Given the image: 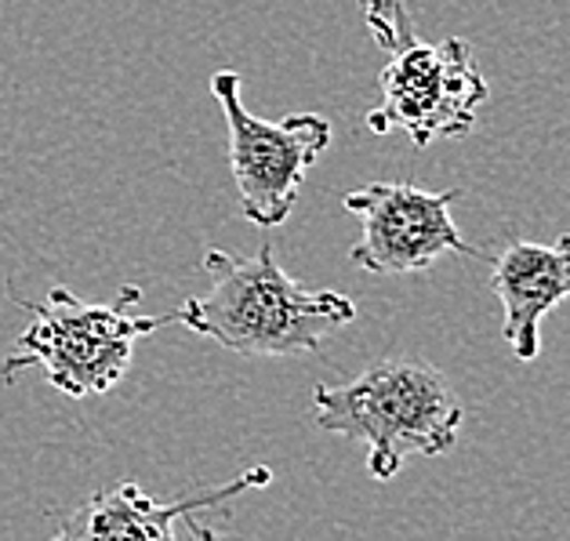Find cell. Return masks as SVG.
Listing matches in <instances>:
<instances>
[{
  "label": "cell",
  "instance_id": "cell-2",
  "mask_svg": "<svg viewBox=\"0 0 570 541\" xmlns=\"http://www.w3.org/2000/svg\"><path fill=\"white\" fill-rule=\"evenodd\" d=\"M313 414L324 433L364 443L367 473L382 483L411 458L451 451L465 422L448 374L419 356L379 360L350 385H316Z\"/></svg>",
  "mask_w": 570,
  "mask_h": 541
},
{
  "label": "cell",
  "instance_id": "cell-9",
  "mask_svg": "<svg viewBox=\"0 0 570 541\" xmlns=\"http://www.w3.org/2000/svg\"><path fill=\"white\" fill-rule=\"evenodd\" d=\"M360 8H364V22L382 51L393 55L400 48H407L411 40H419L411 26L407 0H360Z\"/></svg>",
  "mask_w": 570,
  "mask_h": 541
},
{
  "label": "cell",
  "instance_id": "cell-8",
  "mask_svg": "<svg viewBox=\"0 0 570 541\" xmlns=\"http://www.w3.org/2000/svg\"><path fill=\"white\" fill-rule=\"evenodd\" d=\"M491 287L505 309L502 338L523 364L541 350V321L570 298V233L556 244L517 240L494 262Z\"/></svg>",
  "mask_w": 570,
  "mask_h": 541
},
{
  "label": "cell",
  "instance_id": "cell-4",
  "mask_svg": "<svg viewBox=\"0 0 570 541\" xmlns=\"http://www.w3.org/2000/svg\"><path fill=\"white\" fill-rule=\"evenodd\" d=\"M212 91L229 128V171L240 212L252 226H284L295 212L305 175L331 146V120L320 114H291L284 120H262L244 109L240 77L222 69Z\"/></svg>",
  "mask_w": 570,
  "mask_h": 541
},
{
  "label": "cell",
  "instance_id": "cell-1",
  "mask_svg": "<svg viewBox=\"0 0 570 541\" xmlns=\"http://www.w3.org/2000/svg\"><path fill=\"white\" fill-rule=\"evenodd\" d=\"M204 273L212 276V291L178 305L175 324L240 356L313 353L338 327L356 321L353 298L298 284L276 266L269 244L258 247V255L212 247Z\"/></svg>",
  "mask_w": 570,
  "mask_h": 541
},
{
  "label": "cell",
  "instance_id": "cell-5",
  "mask_svg": "<svg viewBox=\"0 0 570 541\" xmlns=\"http://www.w3.org/2000/svg\"><path fill=\"white\" fill-rule=\"evenodd\" d=\"M382 99L367 114L374 135L403 131L411 146L425 149L436 138H462L476 128V109L487 102V77L462 37L440 45L411 40L393 51L379 77Z\"/></svg>",
  "mask_w": 570,
  "mask_h": 541
},
{
  "label": "cell",
  "instance_id": "cell-7",
  "mask_svg": "<svg viewBox=\"0 0 570 541\" xmlns=\"http://www.w3.org/2000/svg\"><path fill=\"white\" fill-rule=\"evenodd\" d=\"M269 480H273V469L255 465L236 480L222 483V488L189 494L183 502H171V505L153 502L138 483H114V488L95 491L88 502H80L73 509V517L59 527V534L51 541H222L215 527H207L200 520H193L186 527V538H178L175 523L197 517L204 509L226 505L252 488L255 491L266 488Z\"/></svg>",
  "mask_w": 570,
  "mask_h": 541
},
{
  "label": "cell",
  "instance_id": "cell-6",
  "mask_svg": "<svg viewBox=\"0 0 570 541\" xmlns=\"http://www.w3.org/2000/svg\"><path fill=\"white\" fill-rule=\"evenodd\" d=\"M458 197L462 189L433 193L411 183H371L345 193V212L364 222V233L350 252L353 266L379 276H403L429 269L443 255L483 258L451 218Z\"/></svg>",
  "mask_w": 570,
  "mask_h": 541
},
{
  "label": "cell",
  "instance_id": "cell-3",
  "mask_svg": "<svg viewBox=\"0 0 570 541\" xmlns=\"http://www.w3.org/2000/svg\"><path fill=\"white\" fill-rule=\"evenodd\" d=\"M138 302V284H124L117 302H85L66 287H51L45 302H19L33 313V324L0 364V382H16L19 371L40 367L66 396H106L128 374L135 342L175 324V313L142 316Z\"/></svg>",
  "mask_w": 570,
  "mask_h": 541
}]
</instances>
